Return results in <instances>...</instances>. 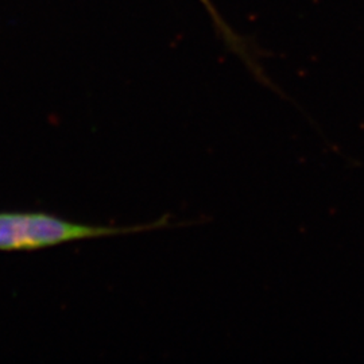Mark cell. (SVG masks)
Masks as SVG:
<instances>
[{
	"label": "cell",
	"instance_id": "1",
	"mask_svg": "<svg viewBox=\"0 0 364 364\" xmlns=\"http://www.w3.org/2000/svg\"><path fill=\"white\" fill-rule=\"evenodd\" d=\"M170 215L131 227L92 225L66 220L46 212H0V251H37L72 242L139 234L176 227Z\"/></svg>",
	"mask_w": 364,
	"mask_h": 364
},
{
	"label": "cell",
	"instance_id": "2",
	"mask_svg": "<svg viewBox=\"0 0 364 364\" xmlns=\"http://www.w3.org/2000/svg\"><path fill=\"white\" fill-rule=\"evenodd\" d=\"M203 1H204V3H205V4H207V6H208L209 11H210V13H213V10H212V6H210V4H209L208 0H203Z\"/></svg>",
	"mask_w": 364,
	"mask_h": 364
}]
</instances>
